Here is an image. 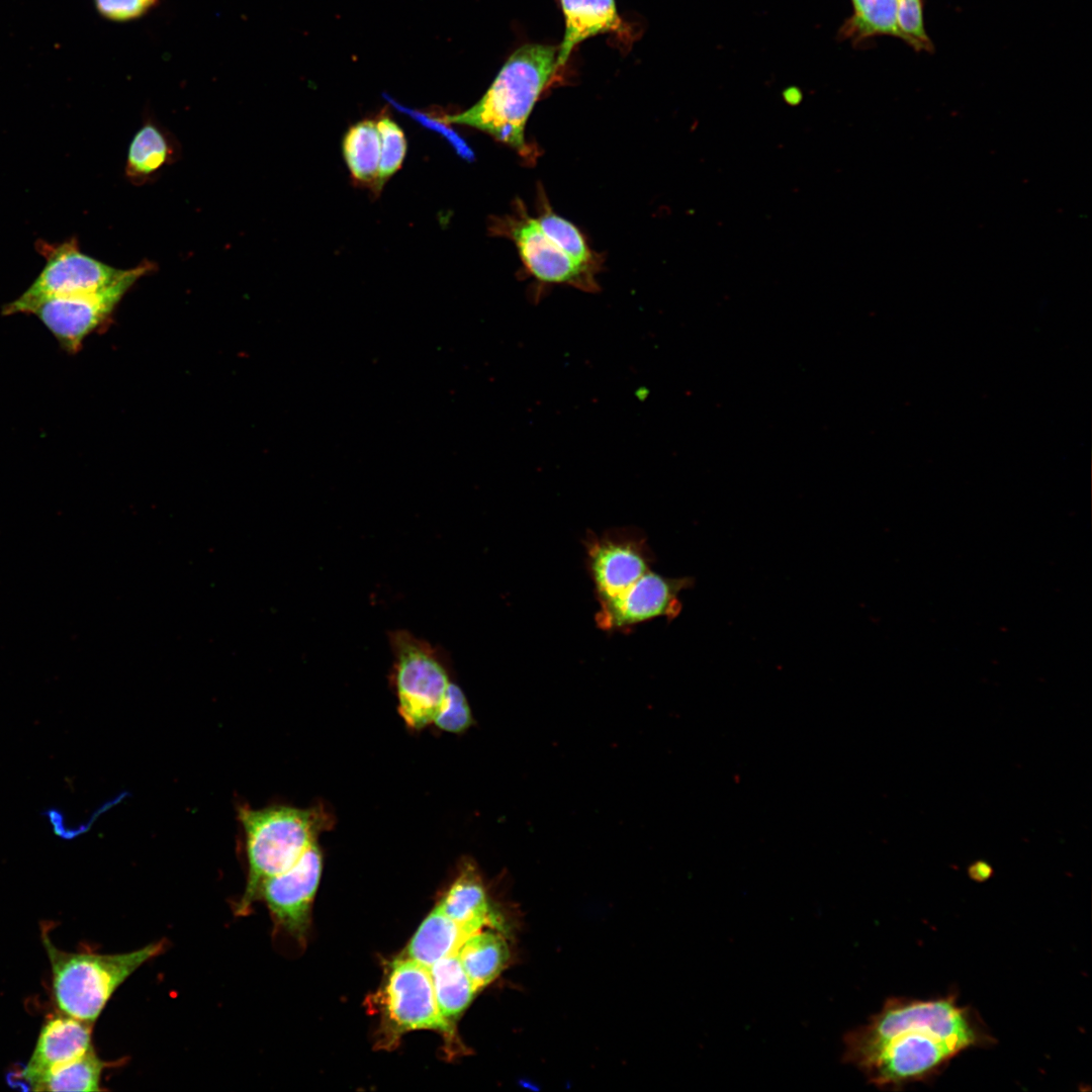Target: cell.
<instances>
[{"label": "cell", "instance_id": "obj_1", "mask_svg": "<svg viewBox=\"0 0 1092 1092\" xmlns=\"http://www.w3.org/2000/svg\"><path fill=\"white\" fill-rule=\"evenodd\" d=\"M994 1043L979 1013L960 1004L954 994L890 997L866 1024L844 1035L842 1059L870 1084L899 1090L930 1081L970 1049Z\"/></svg>", "mask_w": 1092, "mask_h": 1092}, {"label": "cell", "instance_id": "obj_2", "mask_svg": "<svg viewBox=\"0 0 1092 1092\" xmlns=\"http://www.w3.org/2000/svg\"><path fill=\"white\" fill-rule=\"evenodd\" d=\"M558 47L527 43L516 50L485 92L469 109L446 116L449 123L484 131L529 160L533 148L525 128L532 110L557 72Z\"/></svg>", "mask_w": 1092, "mask_h": 1092}, {"label": "cell", "instance_id": "obj_3", "mask_svg": "<svg viewBox=\"0 0 1092 1092\" xmlns=\"http://www.w3.org/2000/svg\"><path fill=\"white\" fill-rule=\"evenodd\" d=\"M52 970V991L60 1012L93 1023L115 990L140 967L161 954V939L123 953L69 952L58 948L42 929Z\"/></svg>", "mask_w": 1092, "mask_h": 1092}, {"label": "cell", "instance_id": "obj_4", "mask_svg": "<svg viewBox=\"0 0 1092 1092\" xmlns=\"http://www.w3.org/2000/svg\"><path fill=\"white\" fill-rule=\"evenodd\" d=\"M238 816L245 833L248 878L236 914L246 915L258 900L262 882L294 864L315 842L324 823L315 810L285 806L263 809L243 806Z\"/></svg>", "mask_w": 1092, "mask_h": 1092}, {"label": "cell", "instance_id": "obj_5", "mask_svg": "<svg viewBox=\"0 0 1092 1092\" xmlns=\"http://www.w3.org/2000/svg\"><path fill=\"white\" fill-rule=\"evenodd\" d=\"M153 267L144 262L126 270L118 280L102 289L46 297L25 305L20 313L34 314L63 349L75 353L86 337L105 323L133 283Z\"/></svg>", "mask_w": 1092, "mask_h": 1092}, {"label": "cell", "instance_id": "obj_6", "mask_svg": "<svg viewBox=\"0 0 1092 1092\" xmlns=\"http://www.w3.org/2000/svg\"><path fill=\"white\" fill-rule=\"evenodd\" d=\"M390 643L399 713L411 728H424L433 723L444 700L451 682L448 673L432 646L413 634L393 632Z\"/></svg>", "mask_w": 1092, "mask_h": 1092}, {"label": "cell", "instance_id": "obj_7", "mask_svg": "<svg viewBox=\"0 0 1092 1092\" xmlns=\"http://www.w3.org/2000/svg\"><path fill=\"white\" fill-rule=\"evenodd\" d=\"M384 1021L393 1039L411 1030L428 1029L447 1037L455 1035L442 1016L435 997L429 968L400 957L388 969L383 986Z\"/></svg>", "mask_w": 1092, "mask_h": 1092}, {"label": "cell", "instance_id": "obj_8", "mask_svg": "<svg viewBox=\"0 0 1092 1092\" xmlns=\"http://www.w3.org/2000/svg\"><path fill=\"white\" fill-rule=\"evenodd\" d=\"M46 252L47 264L40 274L17 299L4 306L3 314L20 313L25 305L46 297L102 289L126 271L83 254L73 240Z\"/></svg>", "mask_w": 1092, "mask_h": 1092}, {"label": "cell", "instance_id": "obj_9", "mask_svg": "<svg viewBox=\"0 0 1092 1092\" xmlns=\"http://www.w3.org/2000/svg\"><path fill=\"white\" fill-rule=\"evenodd\" d=\"M518 204L517 214L499 219L494 230L514 242L528 273L542 284H563L586 292L597 291L596 275L581 269L543 232L522 203Z\"/></svg>", "mask_w": 1092, "mask_h": 1092}, {"label": "cell", "instance_id": "obj_10", "mask_svg": "<svg viewBox=\"0 0 1092 1092\" xmlns=\"http://www.w3.org/2000/svg\"><path fill=\"white\" fill-rule=\"evenodd\" d=\"M322 869V852L313 842L294 864L264 880L259 888L258 899L266 903L276 928L298 941L306 938Z\"/></svg>", "mask_w": 1092, "mask_h": 1092}, {"label": "cell", "instance_id": "obj_11", "mask_svg": "<svg viewBox=\"0 0 1092 1092\" xmlns=\"http://www.w3.org/2000/svg\"><path fill=\"white\" fill-rule=\"evenodd\" d=\"M693 584L691 577H667L650 569L621 596L599 605L597 624L616 631L655 618L672 620L682 608L679 594Z\"/></svg>", "mask_w": 1092, "mask_h": 1092}, {"label": "cell", "instance_id": "obj_12", "mask_svg": "<svg viewBox=\"0 0 1092 1092\" xmlns=\"http://www.w3.org/2000/svg\"><path fill=\"white\" fill-rule=\"evenodd\" d=\"M586 553L599 605L631 587L651 569L649 550L638 534L610 533L589 537Z\"/></svg>", "mask_w": 1092, "mask_h": 1092}, {"label": "cell", "instance_id": "obj_13", "mask_svg": "<svg viewBox=\"0 0 1092 1092\" xmlns=\"http://www.w3.org/2000/svg\"><path fill=\"white\" fill-rule=\"evenodd\" d=\"M93 1023L62 1012L49 1015L41 1026L32 1055L21 1072L31 1084L48 1071L86 1054L92 1046Z\"/></svg>", "mask_w": 1092, "mask_h": 1092}, {"label": "cell", "instance_id": "obj_14", "mask_svg": "<svg viewBox=\"0 0 1092 1092\" xmlns=\"http://www.w3.org/2000/svg\"><path fill=\"white\" fill-rule=\"evenodd\" d=\"M565 31L558 46L556 67H563L575 47L588 37L622 28L615 0H560Z\"/></svg>", "mask_w": 1092, "mask_h": 1092}, {"label": "cell", "instance_id": "obj_15", "mask_svg": "<svg viewBox=\"0 0 1092 1092\" xmlns=\"http://www.w3.org/2000/svg\"><path fill=\"white\" fill-rule=\"evenodd\" d=\"M470 934L437 905L412 937L404 957L430 967L454 954Z\"/></svg>", "mask_w": 1092, "mask_h": 1092}, {"label": "cell", "instance_id": "obj_16", "mask_svg": "<svg viewBox=\"0 0 1092 1092\" xmlns=\"http://www.w3.org/2000/svg\"><path fill=\"white\" fill-rule=\"evenodd\" d=\"M438 905L470 935L489 922L485 888L475 867L470 863L462 869Z\"/></svg>", "mask_w": 1092, "mask_h": 1092}, {"label": "cell", "instance_id": "obj_17", "mask_svg": "<svg viewBox=\"0 0 1092 1092\" xmlns=\"http://www.w3.org/2000/svg\"><path fill=\"white\" fill-rule=\"evenodd\" d=\"M456 954L477 991L494 981L510 959L506 939L496 932L482 929L469 935Z\"/></svg>", "mask_w": 1092, "mask_h": 1092}, {"label": "cell", "instance_id": "obj_18", "mask_svg": "<svg viewBox=\"0 0 1092 1092\" xmlns=\"http://www.w3.org/2000/svg\"><path fill=\"white\" fill-rule=\"evenodd\" d=\"M176 154V146L170 135L157 124L147 122L129 144L126 175L132 183L144 184L170 164Z\"/></svg>", "mask_w": 1092, "mask_h": 1092}, {"label": "cell", "instance_id": "obj_19", "mask_svg": "<svg viewBox=\"0 0 1092 1092\" xmlns=\"http://www.w3.org/2000/svg\"><path fill=\"white\" fill-rule=\"evenodd\" d=\"M439 1010L454 1027L455 1021L469 1006L477 989L465 973L456 953L429 967Z\"/></svg>", "mask_w": 1092, "mask_h": 1092}, {"label": "cell", "instance_id": "obj_20", "mask_svg": "<svg viewBox=\"0 0 1092 1092\" xmlns=\"http://www.w3.org/2000/svg\"><path fill=\"white\" fill-rule=\"evenodd\" d=\"M109 1065L92 1048L71 1062L53 1068L30 1084L34 1091H100L103 1070Z\"/></svg>", "mask_w": 1092, "mask_h": 1092}, {"label": "cell", "instance_id": "obj_21", "mask_svg": "<svg viewBox=\"0 0 1092 1092\" xmlns=\"http://www.w3.org/2000/svg\"><path fill=\"white\" fill-rule=\"evenodd\" d=\"M343 155L352 176L362 183H377L381 144L376 120L352 125L343 139Z\"/></svg>", "mask_w": 1092, "mask_h": 1092}, {"label": "cell", "instance_id": "obj_22", "mask_svg": "<svg viewBox=\"0 0 1092 1092\" xmlns=\"http://www.w3.org/2000/svg\"><path fill=\"white\" fill-rule=\"evenodd\" d=\"M852 15L841 27V36L854 43L876 36L897 37L898 0H851Z\"/></svg>", "mask_w": 1092, "mask_h": 1092}, {"label": "cell", "instance_id": "obj_23", "mask_svg": "<svg viewBox=\"0 0 1092 1092\" xmlns=\"http://www.w3.org/2000/svg\"><path fill=\"white\" fill-rule=\"evenodd\" d=\"M540 197L539 214L536 219L543 232L581 269L596 275L600 261L581 232L572 222L555 213L543 195Z\"/></svg>", "mask_w": 1092, "mask_h": 1092}, {"label": "cell", "instance_id": "obj_24", "mask_svg": "<svg viewBox=\"0 0 1092 1092\" xmlns=\"http://www.w3.org/2000/svg\"><path fill=\"white\" fill-rule=\"evenodd\" d=\"M897 38L915 52L933 53L934 46L924 22V0H898Z\"/></svg>", "mask_w": 1092, "mask_h": 1092}, {"label": "cell", "instance_id": "obj_25", "mask_svg": "<svg viewBox=\"0 0 1092 1092\" xmlns=\"http://www.w3.org/2000/svg\"><path fill=\"white\" fill-rule=\"evenodd\" d=\"M376 125L381 144L377 184L381 185L401 167L406 140L401 127L388 116L378 118Z\"/></svg>", "mask_w": 1092, "mask_h": 1092}, {"label": "cell", "instance_id": "obj_26", "mask_svg": "<svg viewBox=\"0 0 1092 1092\" xmlns=\"http://www.w3.org/2000/svg\"><path fill=\"white\" fill-rule=\"evenodd\" d=\"M433 723L452 733L463 732L472 725L473 718L468 702L456 684L450 682Z\"/></svg>", "mask_w": 1092, "mask_h": 1092}, {"label": "cell", "instance_id": "obj_27", "mask_svg": "<svg viewBox=\"0 0 1092 1092\" xmlns=\"http://www.w3.org/2000/svg\"><path fill=\"white\" fill-rule=\"evenodd\" d=\"M157 2L158 0H94L101 15L116 21L140 17Z\"/></svg>", "mask_w": 1092, "mask_h": 1092}, {"label": "cell", "instance_id": "obj_28", "mask_svg": "<svg viewBox=\"0 0 1092 1092\" xmlns=\"http://www.w3.org/2000/svg\"><path fill=\"white\" fill-rule=\"evenodd\" d=\"M970 874L977 880H985L991 874V868L985 862H977L970 868Z\"/></svg>", "mask_w": 1092, "mask_h": 1092}]
</instances>
